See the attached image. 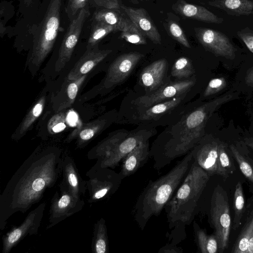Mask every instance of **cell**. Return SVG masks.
I'll return each instance as SVG.
<instances>
[{"mask_svg":"<svg viewBox=\"0 0 253 253\" xmlns=\"http://www.w3.org/2000/svg\"><path fill=\"white\" fill-rule=\"evenodd\" d=\"M61 150L55 147L36 149L8 181L0 196V229L13 214L25 213L53 187L62 174Z\"/></svg>","mask_w":253,"mask_h":253,"instance_id":"obj_1","label":"cell"},{"mask_svg":"<svg viewBox=\"0 0 253 253\" xmlns=\"http://www.w3.org/2000/svg\"><path fill=\"white\" fill-rule=\"evenodd\" d=\"M236 96L233 93L225 94L203 104L160 135L150 148L154 168L160 170L192 150L203 137L206 125L213 113Z\"/></svg>","mask_w":253,"mask_h":253,"instance_id":"obj_2","label":"cell"},{"mask_svg":"<svg viewBox=\"0 0 253 253\" xmlns=\"http://www.w3.org/2000/svg\"><path fill=\"white\" fill-rule=\"evenodd\" d=\"M190 151L168 173L154 181L150 180L134 206V219L143 230L150 218L161 214L179 186L193 162Z\"/></svg>","mask_w":253,"mask_h":253,"instance_id":"obj_3","label":"cell"},{"mask_svg":"<svg viewBox=\"0 0 253 253\" xmlns=\"http://www.w3.org/2000/svg\"><path fill=\"white\" fill-rule=\"evenodd\" d=\"M210 177L193 160L183 180L164 208L169 228L174 233L183 231L193 221Z\"/></svg>","mask_w":253,"mask_h":253,"instance_id":"obj_4","label":"cell"},{"mask_svg":"<svg viewBox=\"0 0 253 253\" xmlns=\"http://www.w3.org/2000/svg\"><path fill=\"white\" fill-rule=\"evenodd\" d=\"M154 133L152 129L145 128L132 131L116 130L90 149L87 158L96 159V163L101 167L113 169L137 146L149 140Z\"/></svg>","mask_w":253,"mask_h":253,"instance_id":"obj_5","label":"cell"},{"mask_svg":"<svg viewBox=\"0 0 253 253\" xmlns=\"http://www.w3.org/2000/svg\"><path fill=\"white\" fill-rule=\"evenodd\" d=\"M61 0H50L44 16L33 36L28 65L36 72L52 50L60 29Z\"/></svg>","mask_w":253,"mask_h":253,"instance_id":"obj_6","label":"cell"},{"mask_svg":"<svg viewBox=\"0 0 253 253\" xmlns=\"http://www.w3.org/2000/svg\"><path fill=\"white\" fill-rule=\"evenodd\" d=\"M210 205V222L218 243L219 253H222L228 247L231 220L227 193L219 184L213 190Z\"/></svg>","mask_w":253,"mask_h":253,"instance_id":"obj_7","label":"cell"},{"mask_svg":"<svg viewBox=\"0 0 253 253\" xmlns=\"http://www.w3.org/2000/svg\"><path fill=\"white\" fill-rule=\"evenodd\" d=\"M87 202L92 204L107 199L120 187L123 179L113 169L102 167L97 163L86 173Z\"/></svg>","mask_w":253,"mask_h":253,"instance_id":"obj_8","label":"cell"},{"mask_svg":"<svg viewBox=\"0 0 253 253\" xmlns=\"http://www.w3.org/2000/svg\"><path fill=\"white\" fill-rule=\"evenodd\" d=\"M84 206L83 199L75 198L67 187L61 181L59 189L54 193L51 201L49 211L48 229L67 217L81 211Z\"/></svg>","mask_w":253,"mask_h":253,"instance_id":"obj_9","label":"cell"},{"mask_svg":"<svg viewBox=\"0 0 253 253\" xmlns=\"http://www.w3.org/2000/svg\"><path fill=\"white\" fill-rule=\"evenodd\" d=\"M46 206L42 203L29 212L22 223L12 228L2 237V253H9L28 235L37 234L43 218Z\"/></svg>","mask_w":253,"mask_h":253,"instance_id":"obj_10","label":"cell"},{"mask_svg":"<svg viewBox=\"0 0 253 253\" xmlns=\"http://www.w3.org/2000/svg\"><path fill=\"white\" fill-rule=\"evenodd\" d=\"M89 15V8L86 6L81 9L77 15L71 21L59 49L55 65L56 71L60 72L70 61L79 41L84 23Z\"/></svg>","mask_w":253,"mask_h":253,"instance_id":"obj_11","label":"cell"},{"mask_svg":"<svg viewBox=\"0 0 253 253\" xmlns=\"http://www.w3.org/2000/svg\"><path fill=\"white\" fill-rule=\"evenodd\" d=\"M144 55L131 52L120 55L111 63L102 83L101 89L110 91L122 83L129 76Z\"/></svg>","mask_w":253,"mask_h":253,"instance_id":"obj_12","label":"cell"},{"mask_svg":"<svg viewBox=\"0 0 253 253\" xmlns=\"http://www.w3.org/2000/svg\"><path fill=\"white\" fill-rule=\"evenodd\" d=\"M196 78L164 84L157 90L141 95L132 101V104L139 109H144L154 104L168 100L187 93L195 84Z\"/></svg>","mask_w":253,"mask_h":253,"instance_id":"obj_13","label":"cell"},{"mask_svg":"<svg viewBox=\"0 0 253 253\" xmlns=\"http://www.w3.org/2000/svg\"><path fill=\"white\" fill-rule=\"evenodd\" d=\"M118 112L111 110L91 122L83 124L74 129L65 140L69 143L76 139L77 147H84L95 136L117 120Z\"/></svg>","mask_w":253,"mask_h":253,"instance_id":"obj_14","label":"cell"},{"mask_svg":"<svg viewBox=\"0 0 253 253\" xmlns=\"http://www.w3.org/2000/svg\"><path fill=\"white\" fill-rule=\"evenodd\" d=\"M195 30L199 42L206 49L216 56L234 58L236 49L225 35L208 28H197Z\"/></svg>","mask_w":253,"mask_h":253,"instance_id":"obj_15","label":"cell"},{"mask_svg":"<svg viewBox=\"0 0 253 253\" xmlns=\"http://www.w3.org/2000/svg\"><path fill=\"white\" fill-rule=\"evenodd\" d=\"M219 145L216 141L202 137L191 150L193 160L210 176L216 174Z\"/></svg>","mask_w":253,"mask_h":253,"instance_id":"obj_16","label":"cell"},{"mask_svg":"<svg viewBox=\"0 0 253 253\" xmlns=\"http://www.w3.org/2000/svg\"><path fill=\"white\" fill-rule=\"evenodd\" d=\"M121 8L145 37L148 38L155 44L161 43V35L144 8H133L123 5H121Z\"/></svg>","mask_w":253,"mask_h":253,"instance_id":"obj_17","label":"cell"},{"mask_svg":"<svg viewBox=\"0 0 253 253\" xmlns=\"http://www.w3.org/2000/svg\"><path fill=\"white\" fill-rule=\"evenodd\" d=\"M63 182L73 195L78 199H83L87 191L86 180L81 177L74 160L70 156H65L62 160Z\"/></svg>","mask_w":253,"mask_h":253,"instance_id":"obj_18","label":"cell"},{"mask_svg":"<svg viewBox=\"0 0 253 253\" xmlns=\"http://www.w3.org/2000/svg\"><path fill=\"white\" fill-rule=\"evenodd\" d=\"M112 51L111 49H99L98 47L86 49L69 72L67 79L74 80L87 75Z\"/></svg>","mask_w":253,"mask_h":253,"instance_id":"obj_19","label":"cell"},{"mask_svg":"<svg viewBox=\"0 0 253 253\" xmlns=\"http://www.w3.org/2000/svg\"><path fill=\"white\" fill-rule=\"evenodd\" d=\"M150 157L149 140L140 144L122 160L119 174L123 179L133 174L143 167Z\"/></svg>","mask_w":253,"mask_h":253,"instance_id":"obj_20","label":"cell"},{"mask_svg":"<svg viewBox=\"0 0 253 253\" xmlns=\"http://www.w3.org/2000/svg\"><path fill=\"white\" fill-rule=\"evenodd\" d=\"M86 77L85 75L74 80L66 79L60 90L52 97V108L55 112L61 111L73 105Z\"/></svg>","mask_w":253,"mask_h":253,"instance_id":"obj_21","label":"cell"},{"mask_svg":"<svg viewBox=\"0 0 253 253\" xmlns=\"http://www.w3.org/2000/svg\"><path fill=\"white\" fill-rule=\"evenodd\" d=\"M167 61L166 59L157 60L146 66L139 76V83L149 92L154 91L164 84Z\"/></svg>","mask_w":253,"mask_h":253,"instance_id":"obj_22","label":"cell"},{"mask_svg":"<svg viewBox=\"0 0 253 253\" xmlns=\"http://www.w3.org/2000/svg\"><path fill=\"white\" fill-rule=\"evenodd\" d=\"M172 9L180 15L198 21L220 24L223 19L218 17L205 7L189 3L184 0H178L172 6Z\"/></svg>","mask_w":253,"mask_h":253,"instance_id":"obj_23","label":"cell"},{"mask_svg":"<svg viewBox=\"0 0 253 253\" xmlns=\"http://www.w3.org/2000/svg\"><path fill=\"white\" fill-rule=\"evenodd\" d=\"M208 4L231 15L240 16L253 13V0H214L209 1Z\"/></svg>","mask_w":253,"mask_h":253,"instance_id":"obj_24","label":"cell"},{"mask_svg":"<svg viewBox=\"0 0 253 253\" xmlns=\"http://www.w3.org/2000/svg\"><path fill=\"white\" fill-rule=\"evenodd\" d=\"M186 93L142 109L138 116V119L143 121L156 119L177 106L185 97Z\"/></svg>","mask_w":253,"mask_h":253,"instance_id":"obj_25","label":"cell"},{"mask_svg":"<svg viewBox=\"0 0 253 253\" xmlns=\"http://www.w3.org/2000/svg\"><path fill=\"white\" fill-rule=\"evenodd\" d=\"M232 253H253V210L233 245Z\"/></svg>","mask_w":253,"mask_h":253,"instance_id":"obj_26","label":"cell"},{"mask_svg":"<svg viewBox=\"0 0 253 253\" xmlns=\"http://www.w3.org/2000/svg\"><path fill=\"white\" fill-rule=\"evenodd\" d=\"M92 20L112 26L116 32H122L130 19L124 17L120 10L102 8L94 11L92 15Z\"/></svg>","mask_w":253,"mask_h":253,"instance_id":"obj_27","label":"cell"},{"mask_svg":"<svg viewBox=\"0 0 253 253\" xmlns=\"http://www.w3.org/2000/svg\"><path fill=\"white\" fill-rule=\"evenodd\" d=\"M45 103V96L40 97L34 103L12 135V139L18 140L25 135L34 122L42 114Z\"/></svg>","mask_w":253,"mask_h":253,"instance_id":"obj_28","label":"cell"},{"mask_svg":"<svg viewBox=\"0 0 253 253\" xmlns=\"http://www.w3.org/2000/svg\"><path fill=\"white\" fill-rule=\"evenodd\" d=\"M193 225L199 251L202 253H219L218 243L215 234L208 235L195 221Z\"/></svg>","mask_w":253,"mask_h":253,"instance_id":"obj_29","label":"cell"},{"mask_svg":"<svg viewBox=\"0 0 253 253\" xmlns=\"http://www.w3.org/2000/svg\"><path fill=\"white\" fill-rule=\"evenodd\" d=\"M91 250L93 253H108L109 240L106 221L100 218L94 225Z\"/></svg>","mask_w":253,"mask_h":253,"instance_id":"obj_30","label":"cell"},{"mask_svg":"<svg viewBox=\"0 0 253 253\" xmlns=\"http://www.w3.org/2000/svg\"><path fill=\"white\" fill-rule=\"evenodd\" d=\"M92 28L87 40L86 49L98 47L99 42L107 35L115 32L114 28L100 22L93 21Z\"/></svg>","mask_w":253,"mask_h":253,"instance_id":"obj_31","label":"cell"},{"mask_svg":"<svg viewBox=\"0 0 253 253\" xmlns=\"http://www.w3.org/2000/svg\"><path fill=\"white\" fill-rule=\"evenodd\" d=\"M233 208L234 217L233 229L236 230L241 224V219L245 211V199L243 188L240 182L237 183L234 195Z\"/></svg>","mask_w":253,"mask_h":253,"instance_id":"obj_32","label":"cell"},{"mask_svg":"<svg viewBox=\"0 0 253 253\" xmlns=\"http://www.w3.org/2000/svg\"><path fill=\"white\" fill-rule=\"evenodd\" d=\"M234 169V166L226 152L225 145L220 144L218 148L216 174L226 179L230 174L233 173Z\"/></svg>","mask_w":253,"mask_h":253,"instance_id":"obj_33","label":"cell"},{"mask_svg":"<svg viewBox=\"0 0 253 253\" xmlns=\"http://www.w3.org/2000/svg\"><path fill=\"white\" fill-rule=\"evenodd\" d=\"M194 72L192 63L190 59L186 57H181L173 64L171 75L172 77L181 79L189 78Z\"/></svg>","mask_w":253,"mask_h":253,"instance_id":"obj_34","label":"cell"},{"mask_svg":"<svg viewBox=\"0 0 253 253\" xmlns=\"http://www.w3.org/2000/svg\"><path fill=\"white\" fill-rule=\"evenodd\" d=\"M121 32L120 37L129 43L135 45L147 43L145 37L130 20Z\"/></svg>","mask_w":253,"mask_h":253,"instance_id":"obj_35","label":"cell"},{"mask_svg":"<svg viewBox=\"0 0 253 253\" xmlns=\"http://www.w3.org/2000/svg\"><path fill=\"white\" fill-rule=\"evenodd\" d=\"M230 150L233 156L237 162L239 168L242 173L250 181L253 183V167L233 145L230 146Z\"/></svg>","mask_w":253,"mask_h":253,"instance_id":"obj_36","label":"cell"},{"mask_svg":"<svg viewBox=\"0 0 253 253\" xmlns=\"http://www.w3.org/2000/svg\"><path fill=\"white\" fill-rule=\"evenodd\" d=\"M168 29L171 37L185 47L190 48V45L181 27L174 21L168 23Z\"/></svg>","mask_w":253,"mask_h":253,"instance_id":"obj_37","label":"cell"},{"mask_svg":"<svg viewBox=\"0 0 253 253\" xmlns=\"http://www.w3.org/2000/svg\"><path fill=\"white\" fill-rule=\"evenodd\" d=\"M60 112L54 115L48 123V130L51 134L63 131L67 126L65 115Z\"/></svg>","mask_w":253,"mask_h":253,"instance_id":"obj_38","label":"cell"},{"mask_svg":"<svg viewBox=\"0 0 253 253\" xmlns=\"http://www.w3.org/2000/svg\"><path fill=\"white\" fill-rule=\"evenodd\" d=\"M87 3L88 0H68L65 10L69 20L72 21L81 9L87 6Z\"/></svg>","mask_w":253,"mask_h":253,"instance_id":"obj_39","label":"cell"},{"mask_svg":"<svg viewBox=\"0 0 253 253\" xmlns=\"http://www.w3.org/2000/svg\"><path fill=\"white\" fill-rule=\"evenodd\" d=\"M226 86V81L223 77L212 79L208 83L204 92V96L208 97L216 94Z\"/></svg>","mask_w":253,"mask_h":253,"instance_id":"obj_40","label":"cell"},{"mask_svg":"<svg viewBox=\"0 0 253 253\" xmlns=\"http://www.w3.org/2000/svg\"><path fill=\"white\" fill-rule=\"evenodd\" d=\"M88 2L96 7L120 10L117 0H88Z\"/></svg>","mask_w":253,"mask_h":253,"instance_id":"obj_41","label":"cell"},{"mask_svg":"<svg viewBox=\"0 0 253 253\" xmlns=\"http://www.w3.org/2000/svg\"><path fill=\"white\" fill-rule=\"evenodd\" d=\"M238 35L250 51L253 53V34L252 33L239 32Z\"/></svg>","mask_w":253,"mask_h":253,"instance_id":"obj_42","label":"cell"},{"mask_svg":"<svg viewBox=\"0 0 253 253\" xmlns=\"http://www.w3.org/2000/svg\"><path fill=\"white\" fill-rule=\"evenodd\" d=\"M183 250L181 247H177L171 244H167L158 251L159 253H182Z\"/></svg>","mask_w":253,"mask_h":253,"instance_id":"obj_43","label":"cell"},{"mask_svg":"<svg viewBox=\"0 0 253 253\" xmlns=\"http://www.w3.org/2000/svg\"><path fill=\"white\" fill-rule=\"evenodd\" d=\"M245 81L247 84L253 86V67L248 71L245 78Z\"/></svg>","mask_w":253,"mask_h":253,"instance_id":"obj_44","label":"cell"},{"mask_svg":"<svg viewBox=\"0 0 253 253\" xmlns=\"http://www.w3.org/2000/svg\"><path fill=\"white\" fill-rule=\"evenodd\" d=\"M245 142L247 145L253 149V138H246Z\"/></svg>","mask_w":253,"mask_h":253,"instance_id":"obj_45","label":"cell"},{"mask_svg":"<svg viewBox=\"0 0 253 253\" xmlns=\"http://www.w3.org/2000/svg\"><path fill=\"white\" fill-rule=\"evenodd\" d=\"M130 0L131 2L135 3H138V0ZM143 0L148 1L149 0Z\"/></svg>","mask_w":253,"mask_h":253,"instance_id":"obj_46","label":"cell"}]
</instances>
